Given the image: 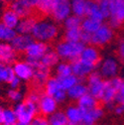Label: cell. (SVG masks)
Returning a JSON list of instances; mask_svg holds the SVG:
<instances>
[{
  "label": "cell",
  "instance_id": "obj_53",
  "mask_svg": "<svg viewBox=\"0 0 124 125\" xmlns=\"http://www.w3.org/2000/svg\"><path fill=\"white\" fill-rule=\"evenodd\" d=\"M0 94H1V87H0Z\"/></svg>",
  "mask_w": 124,
  "mask_h": 125
},
{
  "label": "cell",
  "instance_id": "obj_48",
  "mask_svg": "<svg viewBox=\"0 0 124 125\" xmlns=\"http://www.w3.org/2000/svg\"><path fill=\"white\" fill-rule=\"evenodd\" d=\"M81 42H83L84 45H89V44H91V34L83 31L82 37H81Z\"/></svg>",
  "mask_w": 124,
  "mask_h": 125
},
{
  "label": "cell",
  "instance_id": "obj_32",
  "mask_svg": "<svg viewBox=\"0 0 124 125\" xmlns=\"http://www.w3.org/2000/svg\"><path fill=\"white\" fill-rule=\"evenodd\" d=\"M45 93H47L49 95H54L57 91H59L62 87L60 84V81L58 76H53L47 81V83H45Z\"/></svg>",
  "mask_w": 124,
  "mask_h": 125
},
{
  "label": "cell",
  "instance_id": "obj_42",
  "mask_svg": "<svg viewBox=\"0 0 124 125\" xmlns=\"http://www.w3.org/2000/svg\"><path fill=\"white\" fill-rule=\"evenodd\" d=\"M54 98L58 101V103H61V102H64L66 100V98L68 97V94H67V90L61 88L59 91H57L55 94L53 95Z\"/></svg>",
  "mask_w": 124,
  "mask_h": 125
},
{
  "label": "cell",
  "instance_id": "obj_39",
  "mask_svg": "<svg viewBox=\"0 0 124 125\" xmlns=\"http://www.w3.org/2000/svg\"><path fill=\"white\" fill-rule=\"evenodd\" d=\"M98 2V7L101 13L105 19H109L110 14H111V4L110 0H97Z\"/></svg>",
  "mask_w": 124,
  "mask_h": 125
},
{
  "label": "cell",
  "instance_id": "obj_36",
  "mask_svg": "<svg viewBox=\"0 0 124 125\" xmlns=\"http://www.w3.org/2000/svg\"><path fill=\"white\" fill-rule=\"evenodd\" d=\"M83 18L80 16H76L74 14H71L70 16L64 21V27L65 29H71V28H80L82 26Z\"/></svg>",
  "mask_w": 124,
  "mask_h": 125
},
{
  "label": "cell",
  "instance_id": "obj_29",
  "mask_svg": "<svg viewBox=\"0 0 124 125\" xmlns=\"http://www.w3.org/2000/svg\"><path fill=\"white\" fill-rule=\"evenodd\" d=\"M16 29L9 28L4 25L2 22H0V42H11L17 35Z\"/></svg>",
  "mask_w": 124,
  "mask_h": 125
},
{
  "label": "cell",
  "instance_id": "obj_18",
  "mask_svg": "<svg viewBox=\"0 0 124 125\" xmlns=\"http://www.w3.org/2000/svg\"><path fill=\"white\" fill-rule=\"evenodd\" d=\"M83 124L91 125L98 121L103 116V109L100 106H96L90 110H83Z\"/></svg>",
  "mask_w": 124,
  "mask_h": 125
},
{
  "label": "cell",
  "instance_id": "obj_41",
  "mask_svg": "<svg viewBox=\"0 0 124 125\" xmlns=\"http://www.w3.org/2000/svg\"><path fill=\"white\" fill-rule=\"evenodd\" d=\"M31 124H33V125H48L49 124V120H48L47 117H46V115L38 113L34 117V119H33V121H32Z\"/></svg>",
  "mask_w": 124,
  "mask_h": 125
},
{
  "label": "cell",
  "instance_id": "obj_38",
  "mask_svg": "<svg viewBox=\"0 0 124 125\" xmlns=\"http://www.w3.org/2000/svg\"><path fill=\"white\" fill-rule=\"evenodd\" d=\"M4 125H15L18 124L17 114L15 112V109L5 108L4 109Z\"/></svg>",
  "mask_w": 124,
  "mask_h": 125
},
{
  "label": "cell",
  "instance_id": "obj_28",
  "mask_svg": "<svg viewBox=\"0 0 124 125\" xmlns=\"http://www.w3.org/2000/svg\"><path fill=\"white\" fill-rule=\"evenodd\" d=\"M15 75L16 74H15L13 67L0 62V83H9V82L13 79Z\"/></svg>",
  "mask_w": 124,
  "mask_h": 125
},
{
  "label": "cell",
  "instance_id": "obj_11",
  "mask_svg": "<svg viewBox=\"0 0 124 125\" xmlns=\"http://www.w3.org/2000/svg\"><path fill=\"white\" fill-rule=\"evenodd\" d=\"M38 109L39 113L49 116L58 109V101L54 98V96L44 93L41 95L40 100L38 102Z\"/></svg>",
  "mask_w": 124,
  "mask_h": 125
},
{
  "label": "cell",
  "instance_id": "obj_24",
  "mask_svg": "<svg viewBox=\"0 0 124 125\" xmlns=\"http://www.w3.org/2000/svg\"><path fill=\"white\" fill-rule=\"evenodd\" d=\"M9 7L13 11L16 12L20 18L30 16V15H32V12H33V8H31L24 0H17V1L10 2Z\"/></svg>",
  "mask_w": 124,
  "mask_h": 125
},
{
  "label": "cell",
  "instance_id": "obj_25",
  "mask_svg": "<svg viewBox=\"0 0 124 125\" xmlns=\"http://www.w3.org/2000/svg\"><path fill=\"white\" fill-rule=\"evenodd\" d=\"M98 100L99 99H97L93 95H91L89 92H87L86 94L83 95L77 100V105L83 110H90V109L98 106Z\"/></svg>",
  "mask_w": 124,
  "mask_h": 125
},
{
  "label": "cell",
  "instance_id": "obj_50",
  "mask_svg": "<svg viewBox=\"0 0 124 125\" xmlns=\"http://www.w3.org/2000/svg\"><path fill=\"white\" fill-rule=\"evenodd\" d=\"M4 122V109L0 107V124H3Z\"/></svg>",
  "mask_w": 124,
  "mask_h": 125
},
{
  "label": "cell",
  "instance_id": "obj_14",
  "mask_svg": "<svg viewBox=\"0 0 124 125\" xmlns=\"http://www.w3.org/2000/svg\"><path fill=\"white\" fill-rule=\"evenodd\" d=\"M17 52L14 50L11 43L0 42V62L6 65H10L16 60Z\"/></svg>",
  "mask_w": 124,
  "mask_h": 125
},
{
  "label": "cell",
  "instance_id": "obj_51",
  "mask_svg": "<svg viewBox=\"0 0 124 125\" xmlns=\"http://www.w3.org/2000/svg\"><path fill=\"white\" fill-rule=\"evenodd\" d=\"M9 2H14V1H17V0H8Z\"/></svg>",
  "mask_w": 124,
  "mask_h": 125
},
{
  "label": "cell",
  "instance_id": "obj_8",
  "mask_svg": "<svg viewBox=\"0 0 124 125\" xmlns=\"http://www.w3.org/2000/svg\"><path fill=\"white\" fill-rule=\"evenodd\" d=\"M71 14H72L71 0H56L51 15L57 23L64 22Z\"/></svg>",
  "mask_w": 124,
  "mask_h": 125
},
{
  "label": "cell",
  "instance_id": "obj_3",
  "mask_svg": "<svg viewBox=\"0 0 124 125\" xmlns=\"http://www.w3.org/2000/svg\"><path fill=\"white\" fill-rule=\"evenodd\" d=\"M14 109L17 114L18 124H20V125L31 124L34 117L39 113L38 103H35L27 98L23 102L18 103L15 106Z\"/></svg>",
  "mask_w": 124,
  "mask_h": 125
},
{
  "label": "cell",
  "instance_id": "obj_30",
  "mask_svg": "<svg viewBox=\"0 0 124 125\" xmlns=\"http://www.w3.org/2000/svg\"><path fill=\"white\" fill-rule=\"evenodd\" d=\"M48 120H49V124H52V125H67V124H69L66 112L62 111V110H58V109L54 113L49 115Z\"/></svg>",
  "mask_w": 124,
  "mask_h": 125
},
{
  "label": "cell",
  "instance_id": "obj_9",
  "mask_svg": "<svg viewBox=\"0 0 124 125\" xmlns=\"http://www.w3.org/2000/svg\"><path fill=\"white\" fill-rule=\"evenodd\" d=\"M119 72V62L113 57H108L104 59L99 65L98 73L104 80L111 79L118 74Z\"/></svg>",
  "mask_w": 124,
  "mask_h": 125
},
{
  "label": "cell",
  "instance_id": "obj_19",
  "mask_svg": "<svg viewBox=\"0 0 124 125\" xmlns=\"http://www.w3.org/2000/svg\"><path fill=\"white\" fill-rule=\"evenodd\" d=\"M20 19L21 18L19 17V15L15 11H13L10 7L4 10L1 16V22L7 27L13 28V29H16L17 25L20 22Z\"/></svg>",
  "mask_w": 124,
  "mask_h": 125
},
{
  "label": "cell",
  "instance_id": "obj_6",
  "mask_svg": "<svg viewBox=\"0 0 124 125\" xmlns=\"http://www.w3.org/2000/svg\"><path fill=\"white\" fill-rule=\"evenodd\" d=\"M111 14L109 24L113 29L121 27L124 23V0H110Z\"/></svg>",
  "mask_w": 124,
  "mask_h": 125
},
{
  "label": "cell",
  "instance_id": "obj_5",
  "mask_svg": "<svg viewBox=\"0 0 124 125\" xmlns=\"http://www.w3.org/2000/svg\"><path fill=\"white\" fill-rule=\"evenodd\" d=\"M86 84H87L88 92L91 95H93L94 97L100 100L105 86V80L101 76V74L95 71L92 72L86 77Z\"/></svg>",
  "mask_w": 124,
  "mask_h": 125
},
{
  "label": "cell",
  "instance_id": "obj_22",
  "mask_svg": "<svg viewBox=\"0 0 124 125\" xmlns=\"http://www.w3.org/2000/svg\"><path fill=\"white\" fill-rule=\"evenodd\" d=\"M87 92H88L87 84L80 81L77 83H75L73 86H72L70 89L67 90V94L68 97L72 100H79L83 95L86 94Z\"/></svg>",
  "mask_w": 124,
  "mask_h": 125
},
{
  "label": "cell",
  "instance_id": "obj_35",
  "mask_svg": "<svg viewBox=\"0 0 124 125\" xmlns=\"http://www.w3.org/2000/svg\"><path fill=\"white\" fill-rule=\"evenodd\" d=\"M56 0H39L37 10L43 15H51Z\"/></svg>",
  "mask_w": 124,
  "mask_h": 125
},
{
  "label": "cell",
  "instance_id": "obj_33",
  "mask_svg": "<svg viewBox=\"0 0 124 125\" xmlns=\"http://www.w3.org/2000/svg\"><path fill=\"white\" fill-rule=\"evenodd\" d=\"M58 77H59V81H60L61 87L65 90L70 89L72 86H73L75 83H77L81 81L79 77L76 75H74L73 73L66 75V76H58Z\"/></svg>",
  "mask_w": 124,
  "mask_h": 125
},
{
  "label": "cell",
  "instance_id": "obj_4",
  "mask_svg": "<svg viewBox=\"0 0 124 125\" xmlns=\"http://www.w3.org/2000/svg\"><path fill=\"white\" fill-rule=\"evenodd\" d=\"M114 37L113 28L109 24H101V26L91 34V45L102 47L110 43Z\"/></svg>",
  "mask_w": 124,
  "mask_h": 125
},
{
  "label": "cell",
  "instance_id": "obj_52",
  "mask_svg": "<svg viewBox=\"0 0 124 125\" xmlns=\"http://www.w3.org/2000/svg\"><path fill=\"white\" fill-rule=\"evenodd\" d=\"M3 1H5V0H0V2H3Z\"/></svg>",
  "mask_w": 124,
  "mask_h": 125
},
{
  "label": "cell",
  "instance_id": "obj_7",
  "mask_svg": "<svg viewBox=\"0 0 124 125\" xmlns=\"http://www.w3.org/2000/svg\"><path fill=\"white\" fill-rule=\"evenodd\" d=\"M72 64V73L76 75L80 80H83L92 73L94 72L97 68L96 65L91 64L89 62H86L81 58L76 59L72 62H71Z\"/></svg>",
  "mask_w": 124,
  "mask_h": 125
},
{
  "label": "cell",
  "instance_id": "obj_27",
  "mask_svg": "<svg viewBox=\"0 0 124 125\" xmlns=\"http://www.w3.org/2000/svg\"><path fill=\"white\" fill-rule=\"evenodd\" d=\"M103 22H100L94 18H91V17H88V16H85L84 19H83V22H82V26L81 28L83 29V31L84 32H87V33H94L95 31L101 26Z\"/></svg>",
  "mask_w": 124,
  "mask_h": 125
},
{
  "label": "cell",
  "instance_id": "obj_26",
  "mask_svg": "<svg viewBox=\"0 0 124 125\" xmlns=\"http://www.w3.org/2000/svg\"><path fill=\"white\" fill-rule=\"evenodd\" d=\"M60 57L58 55V53L56 52V50H49L47 53H46L42 58H41V64L44 65L45 67H47V68H54L56 67L58 64H59V62H60Z\"/></svg>",
  "mask_w": 124,
  "mask_h": 125
},
{
  "label": "cell",
  "instance_id": "obj_1",
  "mask_svg": "<svg viewBox=\"0 0 124 125\" xmlns=\"http://www.w3.org/2000/svg\"><path fill=\"white\" fill-rule=\"evenodd\" d=\"M31 35L37 41L48 43L57 38L59 35V27L54 19H40L37 20Z\"/></svg>",
  "mask_w": 124,
  "mask_h": 125
},
{
  "label": "cell",
  "instance_id": "obj_31",
  "mask_svg": "<svg viewBox=\"0 0 124 125\" xmlns=\"http://www.w3.org/2000/svg\"><path fill=\"white\" fill-rule=\"evenodd\" d=\"M87 0H71L72 13L82 18L85 17V8Z\"/></svg>",
  "mask_w": 124,
  "mask_h": 125
},
{
  "label": "cell",
  "instance_id": "obj_47",
  "mask_svg": "<svg viewBox=\"0 0 124 125\" xmlns=\"http://www.w3.org/2000/svg\"><path fill=\"white\" fill-rule=\"evenodd\" d=\"M21 79L20 77H18L17 75H15L13 79L9 82V86L11 88H18L20 85H21Z\"/></svg>",
  "mask_w": 124,
  "mask_h": 125
},
{
  "label": "cell",
  "instance_id": "obj_46",
  "mask_svg": "<svg viewBox=\"0 0 124 125\" xmlns=\"http://www.w3.org/2000/svg\"><path fill=\"white\" fill-rule=\"evenodd\" d=\"M41 95H42V94H40L38 91L33 90V91H31L29 94H28L27 99H29V100H31V101H33V102H35V103H38L39 100H40Z\"/></svg>",
  "mask_w": 124,
  "mask_h": 125
},
{
  "label": "cell",
  "instance_id": "obj_12",
  "mask_svg": "<svg viewBox=\"0 0 124 125\" xmlns=\"http://www.w3.org/2000/svg\"><path fill=\"white\" fill-rule=\"evenodd\" d=\"M15 74L22 81H30L32 80L33 74H34V68L31 66L27 61H20V62H16L13 66Z\"/></svg>",
  "mask_w": 124,
  "mask_h": 125
},
{
  "label": "cell",
  "instance_id": "obj_16",
  "mask_svg": "<svg viewBox=\"0 0 124 125\" xmlns=\"http://www.w3.org/2000/svg\"><path fill=\"white\" fill-rule=\"evenodd\" d=\"M81 59L89 62L91 64H94V65H99L100 62V54L99 51L96 49V46L94 45H85L84 49L83 50L82 54H81Z\"/></svg>",
  "mask_w": 124,
  "mask_h": 125
},
{
  "label": "cell",
  "instance_id": "obj_13",
  "mask_svg": "<svg viewBox=\"0 0 124 125\" xmlns=\"http://www.w3.org/2000/svg\"><path fill=\"white\" fill-rule=\"evenodd\" d=\"M34 41L35 39L31 34H17L10 43L17 53H25Z\"/></svg>",
  "mask_w": 124,
  "mask_h": 125
},
{
  "label": "cell",
  "instance_id": "obj_17",
  "mask_svg": "<svg viewBox=\"0 0 124 125\" xmlns=\"http://www.w3.org/2000/svg\"><path fill=\"white\" fill-rule=\"evenodd\" d=\"M50 71H51L50 68L45 67L42 64L38 68L34 69V74L32 77V81H33L34 84H36L38 86L45 85V83L50 79V75H51Z\"/></svg>",
  "mask_w": 124,
  "mask_h": 125
},
{
  "label": "cell",
  "instance_id": "obj_37",
  "mask_svg": "<svg viewBox=\"0 0 124 125\" xmlns=\"http://www.w3.org/2000/svg\"><path fill=\"white\" fill-rule=\"evenodd\" d=\"M56 73L57 76H66L69 74L72 73V64L70 62H59L56 66Z\"/></svg>",
  "mask_w": 124,
  "mask_h": 125
},
{
  "label": "cell",
  "instance_id": "obj_2",
  "mask_svg": "<svg viewBox=\"0 0 124 125\" xmlns=\"http://www.w3.org/2000/svg\"><path fill=\"white\" fill-rule=\"evenodd\" d=\"M84 47L85 45L81 41L71 42L64 39L63 41H60L56 45L55 50L62 60L72 62L81 57V54L84 49Z\"/></svg>",
  "mask_w": 124,
  "mask_h": 125
},
{
  "label": "cell",
  "instance_id": "obj_21",
  "mask_svg": "<svg viewBox=\"0 0 124 125\" xmlns=\"http://www.w3.org/2000/svg\"><path fill=\"white\" fill-rule=\"evenodd\" d=\"M66 114L68 117L69 124L71 125H77L83 124V111L80 106H73L71 105L66 109Z\"/></svg>",
  "mask_w": 124,
  "mask_h": 125
},
{
  "label": "cell",
  "instance_id": "obj_34",
  "mask_svg": "<svg viewBox=\"0 0 124 125\" xmlns=\"http://www.w3.org/2000/svg\"><path fill=\"white\" fill-rule=\"evenodd\" d=\"M82 33H83V29L81 27L66 29L64 33V39L67 41H71V42H80Z\"/></svg>",
  "mask_w": 124,
  "mask_h": 125
},
{
  "label": "cell",
  "instance_id": "obj_45",
  "mask_svg": "<svg viewBox=\"0 0 124 125\" xmlns=\"http://www.w3.org/2000/svg\"><path fill=\"white\" fill-rule=\"evenodd\" d=\"M117 56L118 58L124 62V38H122L117 46Z\"/></svg>",
  "mask_w": 124,
  "mask_h": 125
},
{
  "label": "cell",
  "instance_id": "obj_23",
  "mask_svg": "<svg viewBox=\"0 0 124 125\" xmlns=\"http://www.w3.org/2000/svg\"><path fill=\"white\" fill-rule=\"evenodd\" d=\"M85 16L94 18L100 22H103L105 19L103 14L99 10L97 0H87L86 1V8H85Z\"/></svg>",
  "mask_w": 124,
  "mask_h": 125
},
{
  "label": "cell",
  "instance_id": "obj_15",
  "mask_svg": "<svg viewBox=\"0 0 124 125\" xmlns=\"http://www.w3.org/2000/svg\"><path fill=\"white\" fill-rule=\"evenodd\" d=\"M116 93H117V88H115L108 80H105V86H104L102 95H101V98H100L102 103H104L109 108L114 109V106L112 104L115 101Z\"/></svg>",
  "mask_w": 124,
  "mask_h": 125
},
{
  "label": "cell",
  "instance_id": "obj_40",
  "mask_svg": "<svg viewBox=\"0 0 124 125\" xmlns=\"http://www.w3.org/2000/svg\"><path fill=\"white\" fill-rule=\"evenodd\" d=\"M7 95L14 102H19L23 97L21 91H19L17 88H10L7 92Z\"/></svg>",
  "mask_w": 124,
  "mask_h": 125
},
{
  "label": "cell",
  "instance_id": "obj_10",
  "mask_svg": "<svg viewBox=\"0 0 124 125\" xmlns=\"http://www.w3.org/2000/svg\"><path fill=\"white\" fill-rule=\"evenodd\" d=\"M50 50L49 45L46 42L35 40L26 50V59L29 60H41V58Z\"/></svg>",
  "mask_w": 124,
  "mask_h": 125
},
{
  "label": "cell",
  "instance_id": "obj_44",
  "mask_svg": "<svg viewBox=\"0 0 124 125\" xmlns=\"http://www.w3.org/2000/svg\"><path fill=\"white\" fill-rule=\"evenodd\" d=\"M108 81L110 82V83L115 87L117 88V90L119 89V87L122 85V83H124V80L122 79V77L118 76V75H115L113 77H111V79H108Z\"/></svg>",
  "mask_w": 124,
  "mask_h": 125
},
{
  "label": "cell",
  "instance_id": "obj_49",
  "mask_svg": "<svg viewBox=\"0 0 124 125\" xmlns=\"http://www.w3.org/2000/svg\"><path fill=\"white\" fill-rule=\"evenodd\" d=\"M24 1L31 7V8H37V5H38V2H39V0H24Z\"/></svg>",
  "mask_w": 124,
  "mask_h": 125
},
{
  "label": "cell",
  "instance_id": "obj_20",
  "mask_svg": "<svg viewBox=\"0 0 124 125\" xmlns=\"http://www.w3.org/2000/svg\"><path fill=\"white\" fill-rule=\"evenodd\" d=\"M36 22H37V19L34 16H32V15L21 18L19 24L16 27L17 33L18 34H31Z\"/></svg>",
  "mask_w": 124,
  "mask_h": 125
},
{
  "label": "cell",
  "instance_id": "obj_43",
  "mask_svg": "<svg viewBox=\"0 0 124 125\" xmlns=\"http://www.w3.org/2000/svg\"><path fill=\"white\" fill-rule=\"evenodd\" d=\"M115 102L117 104H124V83H122V85L117 90L116 97H115Z\"/></svg>",
  "mask_w": 124,
  "mask_h": 125
}]
</instances>
